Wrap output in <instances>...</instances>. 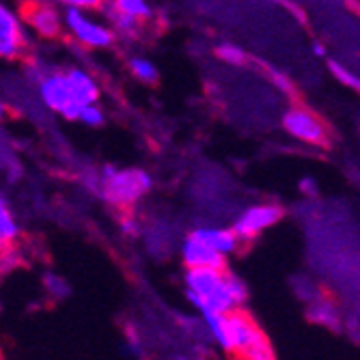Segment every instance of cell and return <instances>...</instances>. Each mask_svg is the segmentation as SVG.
Returning a JSON list of instances; mask_svg holds the SVG:
<instances>
[{
  "label": "cell",
  "mask_w": 360,
  "mask_h": 360,
  "mask_svg": "<svg viewBox=\"0 0 360 360\" xmlns=\"http://www.w3.org/2000/svg\"><path fill=\"white\" fill-rule=\"evenodd\" d=\"M106 18H108V26L112 28V32L117 35V39H123V41H139L145 32V24L127 18L123 13H117L112 9H108L106 5L100 9Z\"/></svg>",
  "instance_id": "obj_13"
},
{
  "label": "cell",
  "mask_w": 360,
  "mask_h": 360,
  "mask_svg": "<svg viewBox=\"0 0 360 360\" xmlns=\"http://www.w3.org/2000/svg\"><path fill=\"white\" fill-rule=\"evenodd\" d=\"M226 319V341L229 354L240 360H276L274 347L268 335L261 330L255 317L244 309H231L224 313Z\"/></svg>",
  "instance_id": "obj_3"
},
{
  "label": "cell",
  "mask_w": 360,
  "mask_h": 360,
  "mask_svg": "<svg viewBox=\"0 0 360 360\" xmlns=\"http://www.w3.org/2000/svg\"><path fill=\"white\" fill-rule=\"evenodd\" d=\"M104 5L141 24H149L155 20V7L151 0H104Z\"/></svg>",
  "instance_id": "obj_14"
},
{
  "label": "cell",
  "mask_w": 360,
  "mask_h": 360,
  "mask_svg": "<svg viewBox=\"0 0 360 360\" xmlns=\"http://www.w3.org/2000/svg\"><path fill=\"white\" fill-rule=\"evenodd\" d=\"M328 68H330V72L335 74V78H337L341 84H345V86H349V89H354V91L360 93V78H358V76H354L352 72H347V70L343 68V65H339V63H335V60L328 63Z\"/></svg>",
  "instance_id": "obj_19"
},
{
  "label": "cell",
  "mask_w": 360,
  "mask_h": 360,
  "mask_svg": "<svg viewBox=\"0 0 360 360\" xmlns=\"http://www.w3.org/2000/svg\"><path fill=\"white\" fill-rule=\"evenodd\" d=\"M272 80H274V84H276V86H281V91H285L287 95H296V89H293V84H291L283 74L272 72Z\"/></svg>",
  "instance_id": "obj_20"
},
{
  "label": "cell",
  "mask_w": 360,
  "mask_h": 360,
  "mask_svg": "<svg viewBox=\"0 0 360 360\" xmlns=\"http://www.w3.org/2000/svg\"><path fill=\"white\" fill-rule=\"evenodd\" d=\"M32 48V37L18 11L0 0V60H24Z\"/></svg>",
  "instance_id": "obj_6"
},
{
  "label": "cell",
  "mask_w": 360,
  "mask_h": 360,
  "mask_svg": "<svg viewBox=\"0 0 360 360\" xmlns=\"http://www.w3.org/2000/svg\"><path fill=\"white\" fill-rule=\"evenodd\" d=\"M313 50H315V54H317V56H323V52H326L321 44H313Z\"/></svg>",
  "instance_id": "obj_22"
},
{
  "label": "cell",
  "mask_w": 360,
  "mask_h": 360,
  "mask_svg": "<svg viewBox=\"0 0 360 360\" xmlns=\"http://www.w3.org/2000/svg\"><path fill=\"white\" fill-rule=\"evenodd\" d=\"M283 127L293 139H298L302 143L315 147H330L328 129H326L323 121L304 106H291L283 115Z\"/></svg>",
  "instance_id": "obj_8"
},
{
  "label": "cell",
  "mask_w": 360,
  "mask_h": 360,
  "mask_svg": "<svg viewBox=\"0 0 360 360\" xmlns=\"http://www.w3.org/2000/svg\"><path fill=\"white\" fill-rule=\"evenodd\" d=\"M65 74H68V78L72 82V89H74L78 102L82 106L100 102L102 86H100V82H97V78L89 70L78 68V65H72V68H65Z\"/></svg>",
  "instance_id": "obj_12"
},
{
  "label": "cell",
  "mask_w": 360,
  "mask_h": 360,
  "mask_svg": "<svg viewBox=\"0 0 360 360\" xmlns=\"http://www.w3.org/2000/svg\"><path fill=\"white\" fill-rule=\"evenodd\" d=\"M186 289L190 302L201 313H229L246 300V285L226 268H190Z\"/></svg>",
  "instance_id": "obj_1"
},
{
  "label": "cell",
  "mask_w": 360,
  "mask_h": 360,
  "mask_svg": "<svg viewBox=\"0 0 360 360\" xmlns=\"http://www.w3.org/2000/svg\"><path fill=\"white\" fill-rule=\"evenodd\" d=\"M153 179L145 169L139 167H112L106 165L100 173H95V192L102 199L119 210V212H132L145 196L151 192Z\"/></svg>",
  "instance_id": "obj_2"
},
{
  "label": "cell",
  "mask_w": 360,
  "mask_h": 360,
  "mask_svg": "<svg viewBox=\"0 0 360 360\" xmlns=\"http://www.w3.org/2000/svg\"><path fill=\"white\" fill-rule=\"evenodd\" d=\"M78 123L86 125V127H102L106 125V110L97 104H86L80 108V115H78Z\"/></svg>",
  "instance_id": "obj_17"
},
{
  "label": "cell",
  "mask_w": 360,
  "mask_h": 360,
  "mask_svg": "<svg viewBox=\"0 0 360 360\" xmlns=\"http://www.w3.org/2000/svg\"><path fill=\"white\" fill-rule=\"evenodd\" d=\"M41 104L56 112L65 121H78L82 104L78 102V97L72 89V82L65 74V70H58L52 65V70L35 84Z\"/></svg>",
  "instance_id": "obj_5"
},
{
  "label": "cell",
  "mask_w": 360,
  "mask_h": 360,
  "mask_svg": "<svg viewBox=\"0 0 360 360\" xmlns=\"http://www.w3.org/2000/svg\"><path fill=\"white\" fill-rule=\"evenodd\" d=\"M231 360H240V358H233V356H231Z\"/></svg>",
  "instance_id": "obj_23"
},
{
  "label": "cell",
  "mask_w": 360,
  "mask_h": 360,
  "mask_svg": "<svg viewBox=\"0 0 360 360\" xmlns=\"http://www.w3.org/2000/svg\"><path fill=\"white\" fill-rule=\"evenodd\" d=\"M30 35L44 41H56L65 37L63 32V11L48 0H24L20 11Z\"/></svg>",
  "instance_id": "obj_7"
},
{
  "label": "cell",
  "mask_w": 360,
  "mask_h": 360,
  "mask_svg": "<svg viewBox=\"0 0 360 360\" xmlns=\"http://www.w3.org/2000/svg\"><path fill=\"white\" fill-rule=\"evenodd\" d=\"M125 68H127L129 76H132L136 82L145 84V86H155L160 82V70H158V65L149 56H145V54H132V56H127Z\"/></svg>",
  "instance_id": "obj_15"
},
{
  "label": "cell",
  "mask_w": 360,
  "mask_h": 360,
  "mask_svg": "<svg viewBox=\"0 0 360 360\" xmlns=\"http://www.w3.org/2000/svg\"><path fill=\"white\" fill-rule=\"evenodd\" d=\"M48 3L63 9H82V11H100L104 7V0H48Z\"/></svg>",
  "instance_id": "obj_18"
},
{
  "label": "cell",
  "mask_w": 360,
  "mask_h": 360,
  "mask_svg": "<svg viewBox=\"0 0 360 360\" xmlns=\"http://www.w3.org/2000/svg\"><path fill=\"white\" fill-rule=\"evenodd\" d=\"M63 32L65 37L89 52L110 50L117 44V35L108 26V22L95 20L93 11L63 9Z\"/></svg>",
  "instance_id": "obj_4"
},
{
  "label": "cell",
  "mask_w": 360,
  "mask_h": 360,
  "mask_svg": "<svg viewBox=\"0 0 360 360\" xmlns=\"http://www.w3.org/2000/svg\"><path fill=\"white\" fill-rule=\"evenodd\" d=\"M181 261L184 266L190 268H214V270H224L226 268V257L212 250L207 244H203L201 240L192 238L190 233L186 236L184 244H181Z\"/></svg>",
  "instance_id": "obj_10"
},
{
  "label": "cell",
  "mask_w": 360,
  "mask_h": 360,
  "mask_svg": "<svg viewBox=\"0 0 360 360\" xmlns=\"http://www.w3.org/2000/svg\"><path fill=\"white\" fill-rule=\"evenodd\" d=\"M0 201H5V199H3V196H0Z\"/></svg>",
  "instance_id": "obj_24"
},
{
  "label": "cell",
  "mask_w": 360,
  "mask_h": 360,
  "mask_svg": "<svg viewBox=\"0 0 360 360\" xmlns=\"http://www.w3.org/2000/svg\"><path fill=\"white\" fill-rule=\"evenodd\" d=\"M192 238L201 240L203 244H207L212 250L229 257L240 250L242 242L238 240V236L233 233V229H220V226H196L190 231Z\"/></svg>",
  "instance_id": "obj_11"
},
{
  "label": "cell",
  "mask_w": 360,
  "mask_h": 360,
  "mask_svg": "<svg viewBox=\"0 0 360 360\" xmlns=\"http://www.w3.org/2000/svg\"><path fill=\"white\" fill-rule=\"evenodd\" d=\"M214 54H216L218 60H222V63H226V65H231V68H244V65L248 63V54H246L240 46H236V44H231V41H222V44H218V46L214 48Z\"/></svg>",
  "instance_id": "obj_16"
},
{
  "label": "cell",
  "mask_w": 360,
  "mask_h": 360,
  "mask_svg": "<svg viewBox=\"0 0 360 360\" xmlns=\"http://www.w3.org/2000/svg\"><path fill=\"white\" fill-rule=\"evenodd\" d=\"M7 112H9L7 104H5V102H0V121H3V119L7 117Z\"/></svg>",
  "instance_id": "obj_21"
},
{
  "label": "cell",
  "mask_w": 360,
  "mask_h": 360,
  "mask_svg": "<svg viewBox=\"0 0 360 360\" xmlns=\"http://www.w3.org/2000/svg\"><path fill=\"white\" fill-rule=\"evenodd\" d=\"M283 207L278 203H257L250 205L248 210H244L236 222H233V233L238 236V240L244 242H252L255 238H259L264 231H268L270 226L278 224L283 218Z\"/></svg>",
  "instance_id": "obj_9"
}]
</instances>
